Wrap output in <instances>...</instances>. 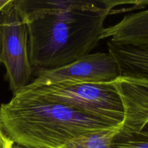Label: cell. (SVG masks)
Listing matches in <instances>:
<instances>
[{
  "mask_svg": "<svg viewBox=\"0 0 148 148\" xmlns=\"http://www.w3.org/2000/svg\"><path fill=\"white\" fill-rule=\"evenodd\" d=\"M1 25H0V57H1Z\"/></svg>",
  "mask_w": 148,
  "mask_h": 148,
  "instance_id": "cell-13",
  "label": "cell"
},
{
  "mask_svg": "<svg viewBox=\"0 0 148 148\" xmlns=\"http://www.w3.org/2000/svg\"><path fill=\"white\" fill-rule=\"evenodd\" d=\"M0 64L5 66L6 77L14 95L30 83L33 75L29 59L28 28L14 0H10L0 12Z\"/></svg>",
  "mask_w": 148,
  "mask_h": 148,
  "instance_id": "cell-4",
  "label": "cell"
},
{
  "mask_svg": "<svg viewBox=\"0 0 148 148\" xmlns=\"http://www.w3.org/2000/svg\"><path fill=\"white\" fill-rule=\"evenodd\" d=\"M108 53L114 58L119 76L148 78V48L109 41Z\"/></svg>",
  "mask_w": 148,
  "mask_h": 148,
  "instance_id": "cell-8",
  "label": "cell"
},
{
  "mask_svg": "<svg viewBox=\"0 0 148 148\" xmlns=\"http://www.w3.org/2000/svg\"><path fill=\"white\" fill-rule=\"evenodd\" d=\"M127 77L132 82L143 90L148 92V78L138 77Z\"/></svg>",
  "mask_w": 148,
  "mask_h": 148,
  "instance_id": "cell-11",
  "label": "cell"
},
{
  "mask_svg": "<svg viewBox=\"0 0 148 148\" xmlns=\"http://www.w3.org/2000/svg\"><path fill=\"white\" fill-rule=\"evenodd\" d=\"M111 148H148V140L137 138H124L115 136Z\"/></svg>",
  "mask_w": 148,
  "mask_h": 148,
  "instance_id": "cell-10",
  "label": "cell"
},
{
  "mask_svg": "<svg viewBox=\"0 0 148 148\" xmlns=\"http://www.w3.org/2000/svg\"><path fill=\"white\" fill-rule=\"evenodd\" d=\"M13 144L14 143L6 136L0 126V148H11Z\"/></svg>",
  "mask_w": 148,
  "mask_h": 148,
  "instance_id": "cell-12",
  "label": "cell"
},
{
  "mask_svg": "<svg viewBox=\"0 0 148 148\" xmlns=\"http://www.w3.org/2000/svg\"><path fill=\"white\" fill-rule=\"evenodd\" d=\"M0 126L10 140L25 148H59L79 136L118 127L75 108L20 92L0 106Z\"/></svg>",
  "mask_w": 148,
  "mask_h": 148,
  "instance_id": "cell-2",
  "label": "cell"
},
{
  "mask_svg": "<svg viewBox=\"0 0 148 148\" xmlns=\"http://www.w3.org/2000/svg\"><path fill=\"white\" fill-rule=\"evenodd\" d=\"M111 83L124 108V119L116 136L148 140V92L125 76H119Z\"/></svg>",
  "mask_w": 148,
  "mask_h": 148,
  "instance_id": "cell-6",
  "label": "cell"
},
{
  "mask_svg": "<svg viewBox=\"0 0 148 148\" xmlns=\"http://www.w3.org/2000/svg\"><path fill=\"white\" fill-rule=\"evenodd\" d=\"M19 92L75 108L115 127L124 119L122 102L111 83L25 86Z\"/></svg>",
  "mask_w": 148,
  "mask_h": 148,
  "instance_id": "cell-3",
  "label": "cell"
},
{
  "mask_svg": "<svg viewBox=\"0 0 148 148\" xmlns=\"http://www.w3.org/2000/svg\"><path fill=\"white\" fill-rule=\"evenodd\" d=\"M119 77L116 63L109 53H89L64 66L38 70L27 86L111 83Z\"/></svg>",
  "mask_w": 148,
  "mask_h": 148,
  "instance_id": "cell-5",
  "label": "cell"
},
{
  "mask_svg": "<svg viewBox=\"0 0 148 148\" xmlns=\"http://www.w3.org/2000/svg\"><path fill=\"white\" fill-rule=\"evenodd\" d=\"M116 43L148 48V9L126 15L121 21L105 27L103 39Z\"/></svg>",
  "mask_w": 148,
  "mask_h": 148,
  "instance_id": "cell-7",
  "label": "cell"
},
{
  "mask_svg": "<svg viewBox=\"0 0 148 148\" xmlns=\"http://www.w3.org/2000/svg\"><path fill=\"white\" fill-rule=\"evenodd\" d=\"M119 127L76 137L59 148H111Z\"/></svg>",
  "mask_w": 148,
  "mask_h": 148,
  "instance_id": "cell-9",
  "label": "cell"
},
{
  "mask_svg": "<svg viewBox=\"0 0 148 148\" xmlns=\"http://www.w3.org/2000/svg\"><path fill=\"white\" fill-rule=\"evenodd\" d=\"M27 24L31 66L49 69L87 56L102 40L112 1L14 0Z\"/></svg>",
  "mask_w": 148,
  "mask_h": 148,
  "instance_id": "cell-1",
  "label": "cell"
},
{
  "mask_svg": "<svg viewBox=\"0 0 148 148\" xmlns=\"http://www.w3.org/2000/svg\"><path fill=\"white\" fill-rule=\"evenodd\" d=\"M11 148H25V147H22V146L14 144H14L12 145V146Z\"/></svg>",
  "mask_w": 148,
  "mask_h": 148,
  "instance_id": "cell-14",
  "label": "cell"
}]
</instances>
